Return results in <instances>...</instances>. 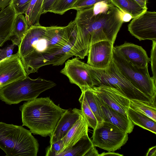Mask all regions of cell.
Returning a JSON list of instances; mask_svg holds the SVG:
<instances>
[{"instance_id": "6da1fadb", "label": "cell", "mask_w": 156, "mask_h": 156, "mask_svg": "<svg viewBox=\"0 0 156 156\" xmlns=\"http://www.w3.org/2000/svg\"><path fill=\"white\" fill-rule=\"evenodd\" d=\"M18 47L28 75L45 66L62 65L73 56L85 58L77 28L72 21L65 27L31 26Z\"/></svg>"}, {"instance_id": "7a4b0ae2", "label": "cell", "mask_w": 156, "mask_h": 156, "mask_svg": "<svg viewBox=\"0 0 156 156\" xmlns=\"http://www.w3.org/2000/svg\"><path fill=\"white\" fill-rule=\"evenodd\" d=\"M123 14L112 3L105 2L77 11L73 21L86 56L90 47L97 42L107 40L114 44L123 23Z\"/></svg>"}, {"instance_id": "3957f363", "label": "cell", "mask_w": 156, "mask_h": 156, "mask_svg": "<svg viewBox=\"0 0 156 156\" xmlns=\"http://www.w3.org/2000/svg\"><path fill=\"white\" fill-rule=\"evenodd\" d=\"M23 126L32 133L51 136L66 109L55 104L49 97L36 98L25 102L20 107Z\"/></svg>"}, {"instance_id": "277c9868", "label": "cell", "mask_w": 156, "mask_h": 156, "mask_svg": "<svg viewBox=\"0 0 156 156\" xmlns=\"http://www.w3.org/2000/svg\"><path fill=\"white\" fill-rule=\"evenodd\" d=\"M22 126L0 122V148L8 156H37V140Z\"/></svg>"}, {"instance_id": "5b68a950", "label": "cell", "mask_w": 156, "mask_h": 156, "mask_svg": "<svg viewBox=\"0 0 156 156\" xmlns=\"http://www.w3.org/2000/svg\"><path fill=\"white\" fill-rule=\"evenodd\" d=\"M94 87L104 86L113 88L129 100L148 103L155 101L134 86L122 74L112 60L104 69H96L87 64Z\"/></svg>"}, {"instance_id": "8992f818", "label": "cell", "mask_w": 156, "mask_h": 156, "mask_svg": "<svg viewBox=\"0 0 156 156\" xmlns=\"http://www.w3.org/2000/svg\"><path fill=\"white\" fill-rule=\"evenodd\" d=\"M56 85L52 81L40 77L33 79L28 76L0 90V100L9 105L17 104L24 101H30Z\"/></svg>"}, {"instance_id": "52a82bcc", "label": "cell", "mask_w": 156, "mask_h": 156, "mask_svg": "<svg viewBox=\"0 0 156 156\" xmlns=\"http://www.w3.org/2000/svg\"><path fill=\"white\" fill-rule=\"evenodd\" d=\"M112 60L121 72L136 88L151 98L155 99L156 82L149 73L148 66L139 68L133 66L113 51Z\"/></svg>"}, {"instance_id": "ba28073f", "label": "cell", "mask_w": 156, "mask_h": 156, "mask_svg": "<svg viewBox=\"0 0 156 156\" xmlns=\"http://www.w3.org/2000/svg\"><path fill=\"white\" fill-rule=\"evenodd\" d=\"M128 139V133L112 123L103 121L94 129L92 141L95 147L114 151L125 145Z\"/></svg>"}, {"instance_id": "9c48e42d", "label": "cell", "mask_w": 156, "mask_h": 156, "mask_svg": "<svg viewBox=\"0 0 156 156\" xmlns=\"http://www.w3.org/2000/svg\"><path fill=\"white\" fill-rule=\"evenodd\" d=\"M77 57L67 60L60 73L66 76L70 83L76 84L82 92L94 87L87 64Z\"/></svg>"}, {"instance_id": "30bf717a", "label": "cell", "mask_w": 156, "mask_h": 156, "mask_svg": "<svg viewBox=\"0 0 156 156\" xmlns=\"http://www.w3.org/2000/svg\"><path fill=\"white\" fill-rule=\"evenodd\" d=\"M128 30L141 41L146 40L156 42V12L147 11L133 18L128 24Z\"/></svg>"}, {"instance_id": "8fae6325", "label": "cell", "mask_w": 156, "mask_h": 156, "mask_svg": "<svg viewBox=\"0 0 156 156\" xmlns=\"http://www.w3.org/2000/svg\"><path fill=\"white\" fill-rule=\"evenodd\" d=\"M28 76L18 52L0 60V90Z\"/></svg>"}, {"instance_id": "7c38bea8", "label": "cell", "mask_w": 156, "mask_h": 156, "mask_svg": "<svg viewBox=\"0 0 156 156\" xmlns=\"http://www.w3.org/2000/svg\"><path fill=\"white\" fill-rule=\"evenodd\" d=\"M113 47L114 44L107 40L93 44L89 48L87 64L96 69L106 68L112 60Z\"/></svg>"}, {"instance_id": "4fadbf2b", "label": "cell", "mask_w": 156, "mask_h": 156, "mask_svg": "<svg viewBox=\"0 0 156 156\" xmlns=\"http://www.w3.org/2000/svg\"><path fill=\"white\" fill-rule=\"evenodd\" d=\"M90 89L105 103L129 118L127 114L129 107L128 98L115 89L105 86L94 87Z\"/></svg>"}, {"instance_id": "5bb4252c", "label": "cell", "mask_w": 156, "mask_h": 156, "mask_svg": "<svg viewBox=\"0 0 156 156\" xmlns=\"http://www.w3.org/2000/svg\"><path fill=\"white\" fill-rule=\"evenodd\" d=\"M113 51L118 56L139 68L147 66L150 62L145 50L141 46L133 43L125 42L114 47Z\"/></svg>"}, {"instance_id": "9a60e30c", "label": "cell", "mask_w": 156, "mask_h": 156, "mask_svg": "<svg viewBox=\"0 0 156 156\" xmlns=\"http://www.w3.org/2000/svg\"><path fill=\"white\" fill-rule=\"evenodd\" d=\"M82 114L76 108L67 109L63 114L51 136L50 144L62 139L67 134Z\"/></svg>"}, {"instance_id": "2e32d148", "label": "cell", "mask_w": 156, "mask_h": 156, "mask_svg": "<svg viewBox=\"0 0 156 156\" xmlns=\"http://www.w3.org/2000/svg\"><path fill=\"white\" fill-rule=\"evenodd\" d=\"M96 96L102 111L103 121L113 124L128 134L131 133L134 125L129 118L113 109Z\"/></svg>"}, {"instance_id": "e0dca14e", "label": "cell", "mask_w": 156, "mask_h": 156, "mask_svg": "<svg viewBox=\"0 0 156 156\" xmlns=\"http://www.w3.org/2000/svg\"><path fill=\"white\" fill-rule=\"evenodd\" d=\"M89 127L88 122L82 112L78 119L62 139L63 144L62 152L88 135Z\"/></svg>"}, {"instance_id": "ac0fdd59", "label": "cell", "mask_w": 156, "mask_h": 156, "mask_svg": "<svg viewBox=\"0 0 156 156\" xmlns=\"http://www.w3.org/2000/svg\"><path fill=\"white\" fill-rule=\"evenodd\" d=\"M17 14L10 4L0 11V47L10 40L12 27Z\"/></svg>"}, {"instance_id": "d6986e66", "label": "cell", "mask_w": 156, "mask_h": 156, "mask_svg": "<svg viewBox=\"0 0 156 156\" xmlns=\"http://www.w3.org/2000/svg\"><path fill=\"white\" fill-rule=\"evenodd\" d=\"M127 115L133 122L144 129L156 134V122L148 116L132 109L129 107L127 111Z\"/></svg>"}, {"instance_id": "ffe728a7", "label": "cell", "mask_w": 156, "mask_h": 156, "mask_svg": "<svg viewBox=\"0 0 156 156\" xmlns=\"http://www.w3.org/2000/svg\"><path fill=\"white\" fill-rule=\"evenodd\" d=\"M29 28L25 16L22 14H17L10 39L12 44L18 46Z\"/></svg>"}, {"instance_id": "44dd1931", "label": "cell", "mask_w": 156, "mask_h": 156, "mask_svg": "<svg viewBox=\"0 0 156 156\" xmlns=\"http://www.w3.org/2000/svg\"><path fill=\"white\" fill-rule=\"evenodd\" d=\"M93 146L92 140L87 135L73 146L65 150L57 156H84Z\"/></svg>"}, {"instance_id": "7402d4cb", "label": "cell", "mask_w": 156, "mask_h": 156, "mask_svg": "<svg viewBox=\"0 0 156 156\" xmlns=\"http://www.w3.org/2000/svg\"><path fill=\"white\" fill-rule=\"evenodd\" d=\"M115 6L123 13H129L134 18L147 11L134 0H110Z\"/></svg>"}, {"instance_id": "603a6c76", "label": "cell", "mask_w": 156, "mask_h": 156, "mask_svg": "<svg viewBox=\"0 0 156 156\" xmlns=\"http://www.w3.org/2000/svg\"><path fill=\"white\" fill-rule=\"evenodd\" d=\"M129 107L150 118L156 122V102H144L135 100H129Z\"/></svg>"}, {"instance_id": "cb8c5ba5", "label": "cell", "mask_w": 156, "mask_h": 156, "mask_svg": "<svg viewBox=\"0 0 156 156\" xmlns=\"http://www.w3.org/2000/svg\"><path fill=\"white\" fill-rule=\"evenodd\" d=\"M82 92L83 93L96 117L98 124L103 121L102 111L96 94L90 89H87Z\"/></svg>"}, {"instance_id": "d4e9b609", "label": "cell", "mask_w": 156, "mask_h": 156, "mask_svg": "<svg viewBox=\"0 0 156 156\" xmlns=\"http://www.w3.org/2000/svg\"><path fill=\"white\" fill-rule=\"evenodd\" d=\"M79 101L80 104L81 110L88 122L89 127L94 129L97 125L98 122L82 92Z\"/></svg>"}, {"instance_id": "484cf974", "label": "cell", "mask_w": 156, "mask_h": 156, "mask_svg": "<svg viewBox=\"0 0 156 156\" xmlns=\"http://www.w3.org/2000/svg\"><path fill=\"white\" fill-rule=\"evenodd\" d=\"M44 0H36L32 10L26 18L29 27L32 26L41 25L39 20L41 14L42 7Z\"/></svg>"}, {"instance_id": "4316f807", "label": "cell", "mask_w": 156, "mask_h": 156, "mask_svg": "<svg viewBox=\"0 0 156 156\" xmlns=\"http://www.w3.org/2000/svg\"><path fill=\"white\" fill-rule=\"evenodd\" d=\"M76 0H56L53 4L50 12L63 15L66 11L72 9Z\"/></svg>"}, {"instance_id": "83f0119b", "label": "cell", "mask_w": 156, "mask_h": 156, "mask_svg": "<svg viewBox=\"0 0 156 156\" xmlns=\"http://www.w3.org/2000/svg\"><path fill=\"white\" fill-rule=\"evenodd\" d=\"M32 0H11L10 4L17 14H25Z\"/></svg>"}, {"instance_id": "f1b7e54d", "label": "cell", "mask_w": 156, "mask_h": 156, "mask_svg": "<svg viewBox=\"0 0 156 156\" xmlns=\"http://www.w3.org/2000/svg\"><path fill=\"white\" fill-rule=\"evenodd\" d=\"M101 2L112 3L110 0H76L74 4L72 9L78 11L86 8Z\"/></svg>"}, {"instance_id": "f546056e", "label": "cell", "mask_w": 156, "mask_h": 156, "mask_svg": "<svg viewBox=\"0 0 156 156\" xmlns=\"http://www.w3.org/2000/svg\"><path fill=\"white\" fill-rule=\"evenodd\" d=\"M63 144L62 139L50 144L46 150V156H57L62 152Z\"/></svg>"}, {"instance_id": "4dcf8cb0", "label": "cell", "mask_w": 156, "mask_h": 156, "mask_svg": "<svg viewBox=\"0 0 156 156\" xmlns=\"http://www.w3.org/2000/svg\"><path fill=\"white\" fill-rule=\"evenodd\" d=\"M152 48L151 52L150 62L153 74L152 77L156 82V42L152 41Z\"/></svg>"}, {"instance_id": "1f68e13d", "label": "cell", "mask_w": 156, "mask_h": 156, "mask_svg": "<svg viewBox=\"0 0 156 156\" xmlns=\"http://www.w3.org/2000/svg\"><path fill=\"white\" fill-rule=\"evenodd\" d=\"M15 45L12 44L3 49H0V60L9 57L12 55Z\"/></svg>"}, {"instance_id": "d6a6232c", "label": "cell", "mask_w": 156, "mask_h": 156, "mask_svg": "<svg viewBox=\"0 0 156 156\" xmlns=\"http://www.w3.org/2000/svg\"><path fill=\"white\" fill-rule=\"evenodd\" d=\"M56 0H44L41 9V14L50 12Z\"/></svg>"}, {"instance_id": "836d02e7", "label": "cell", "mask_w": 156, "mask_h": 156, "mask_svg": "<svg viewBox=\"0 0 156 156\" xmlns=\"http://www.w3.org/2000/svg\"><path fill=\"white\" fill-rule=\"evenodd\" d=\"M99 155L98 150L94 146L87 152L84 156H99Z\"/></svg>"}, {"instance_id": "e575fe53", "label": "cell", "mask_w": 156, "mask_h": 156, "mask_svg": "<svg viewBox=\"0 0 156 156\" xmlns=\"http://www.w3.org/2000/svg\"><path fill=\"white\" fill-rule=\"evenodd\" d=\"M11 0H0V10L4 9L11 3Z\"/></svg>"}, {"instance_id": "d590c367", "label": "cell", "mask_w": 156, "mask_h": 156, "mask_svg": "<svg viewBox=\"0 0 156 156\" xmlns=\"http://www.w3.org/2000/svg\"><path fill=\"white\" fill-rule=\"evenodd\" d=\"M156 147L154 146L150 148L147 152V156H156Z\"/></svg>"}, {"instance_id": "8d00e7d4", "label": "cell", "mask_w": 156, "mask_h": 156, "mask_svg": "<svg viewBox=\"0 0 156 156\" xmlns=\"http://www.w3.org/2000/svg\"><path fill=\"white\" fill-rule=\"evenodd\" d=\"M123 156L122 154L117 153L114 151H108L107 152H104L100 154L99 156Z\"/></svg>"}, {"instance_id": "74e56055", "label": "cell", "mask_w": 156, "mask_h": 156, "mask_svg": "<svg viewBox=\"0 0 156 156\" xmlns=\"http://www.w3.org/2000/svg\"><path fill=\"white\" fill-rule=\"evenodd\" d=\"M142 8L147 9V4L148 0H134Z\"/></svg>"}, {"instance_id": "f35d334b", "label": "cell", "mask_w": 156, "mask_h": 156, "mask_svg": "<svg viewBox=\"0 0 156 156\" xmlns=\"http://www.w3.org/2000/svg\"><path fill=\"white\" fill-rule=\"evenodd\" d=\"M132 19V16L129 13H123L122 16V20L123 22H129Z\"/></svg>"}]
</instances>
